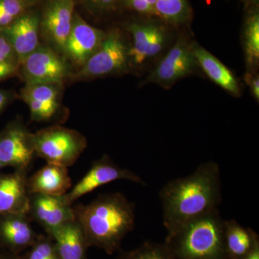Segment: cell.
<instances>
[{"instance_id": "cell-1", "label": "cell", "mask_w": 259, "mask_h": 259, "mask_svg": "<svg viewBox=\"0 0 259 259\" xmlns=\"http://www.w3.org/2000/svg\"><path fill=\"white\" fill-rule=\"evenodd\" d=\"M221 170L215 162L202 163L189 176L168 182L159 192L167 236L217 210L222 202Z\"/></svg>"}, {"instance_id": "cell-2", "label": "cell", "mask_w": 259, "mask_h": 259, "mask_svg": "<svg viewBox=\"0 0 259 259\" xmlns=\"http://www.w3.org/2000/svg\"><path fill=\"white\" fill-rule=\"evenodd\" d=\"M136 205L120 192L102 194L88 204L74 207L88 246L112 255L120 250L125 237L133 231Z\"/></svg>"}, {"instance_id": "cell-3", "label": "cell", "mask_w": 259, "mask_h": 259, "mask_svg": "<svg viewBox=\"0 0 259 259\" xmlns=\"http://www.w3.org/2000/svg\"><path fill=\"white\" fill-rule=\"evenodd\" d=\"M224 224L217 209L167 236L164 243L175 259H226Z\"/></svg>"}, {"instance_id": "cell-4", "label": "cell", "mask_w": 259, "mask_h": 259, "mask_svg": "<svg viewBox=\"0 0 259 259\" xmlns=\"http://www.w3.org/2000/svg\"><path fill=\"white\" fill-rule=\"evenodd\" d=\"M35 155L47 163L65 167L74 165L88 146L84 136L74 130L51 126L33 134Z\"/></svg>"}, {"instance_id": "cell-5", "label": "cell", "mask_w": 259, "mask_h": 259, "mask_svg": "<svg viewBox=\"0 0 259 259\" xmlns=\"http://www.w3.org/2000/svg\"><path fill=\"white\" fill-rule=\"evenodd\" d=\"M128 51L117 30L105 35L100 47L83 65L76 77L79 79L99 77L125 69Z\"/></svg>"}, {"instance_id": "cell-6", "label": "cell", "mask_w": 259, "mask_h": 259, "mask_svg": "<svg viewBox=\"0 0 259 259\" xmlns=\"http://www.w3.org/2000/svg\"><path fill=\"white\" fill-rule=\"evenodd\" d=\"M35 155L33 134L20 121L10 122L0 132V163L3 168L28 171Z\"/></svg>"}, {"instance_id": "cell-7", "label": "cell", "mask_w": 259, "mask_h": 259, "mask_svg": "<svg viewBox=\"0 0 259 259\" xmlns=\"http://www.w3.org/2000/svg\"><path fill=\"white\" fill-rule=\"evenodd\" d=\"M125 180L135 182L141 185L146 183L134 172L126 168H121L116 164L107 155L102 156L93 163L91 168L86 175L76 184L71 187L69 192L64 194L66 202L71 205L77 199L90 193L98 187L106 185L114 181Z\"/></svg>"}, {"instance_id": "cell-8", "label": "cell", "mask_w": 259, "mask_h": 259, "mask_svg": "<svg viewBox=\"0 0 259 259\" xmlns=\"http://www.w3.org/2000/svg\"><path fill=\"white\" fill-rule=\"evenodd\" d=\"M20 64L26 84H60L69 74L67 65L60 56L40 46Z\"/></svg>"}, {"instance_id": "cell-9", "label": "cell", "mask_w": 259, "mask_h": 259, "mask_svg": "<svg viewBox=\"0 0 259 259\" xmlns=\"http://www.w3.org/2000/svg\"><path fill=\"white\" fill-rule=\"evenodd\" d=\"M197 66L198 64L192 53V47L180 39L160 61L146 79V83L171 86L178 80L192 74Z\"/></svg>"}, {"instance_id": "cell-10", "label": "cell", "mask_w": 259, "mask_h": 259, "mask_svg": "<svg viewBox=\"0 0 259 259\" xmlns=\"http://www.w3.org/2000/svg\"><path fill=\"white\" fill-rule=\"evenodd\" d=\"M28 216L47 234L75 220L74 207L66 202L64 195L30 194Z\"/></svg>"}, {"instance_id": "cell-11", "label": "cell", "mask_w": 259, "mask_h": 259, "mask_svg": "<svg viewBox=\"0 0 259 259\" xmlns=\"http://www.w3.org/2000/svg\"><path fill=\"white\" fill-rule=\"evenodd\" d=\"M30 222L28 214H0V248L14 254L30 248L39 236Z\"/></svg>"}, {"instance_id": "cell-12", "label": "cell", "mask_w": 259, "mask_h": 259, "mask_svg": "<svg viewBox=\"0 0 259 259\" xmlns=\"http://www.w3.org/2000/svg\"><path fill=\"white\" fill-rule=\"evenodd\" d=\"M105 35L102 30L89 25L79 15H74L64 53L75 64L82 66L100 47Z\"/></svg>"}, {"instance_id": "cell-13", "label": "cell", "mask_w": 259, "mask_h": 259, "mask_svg": "<svg viewBox=\"0 0 259 259\" xmlns=\"http://www.w3.org/2000/svg\"><path fill=\"white\" fill-rule=\"evenodd\" d=\"M74 3L73 0H52L44 12L42 27L49 41L64 53L72 26Z\"/></svg>"}, {"instance_id": "cell-14", "label": "cell", "mask_w": 259, "mask_h": 259, "mask_svg": "<svg viewBox=\"0 0 259 259\" xmlns=\"http://www.w3.org/2000/svg\"><path fill=\"white\" fill-rule=\"evenodd\" d=\"M28 179L27 171L21 170L0 173V214H28Z\"/></svg>"}, {"instance_id": "cell-15", "label": "cell", "mask_w": 259, "mask_h": 259, "mask_svg": "<svg viewBox=\"0 0 259 259\" xmlns=\"http://www.w3.org/2000/svg\"><path fill=\"white\" fill-rule=\"evenodd\" d=\"M59 84H26L22 98L28 105L32 121L47 122L54 118L60 109Z\"/></svg>"}, {"instance_id": "cell-16", "label": "cell", "mask_w": 259, "mask_h": 259, "mask_svg": "<svg viewBox=\"0 0 259 259\" xmlns=\"http://www.w3.org/2000/svg\"><path fill=\"white\" fill-rule=\"evenodd\" d=\"M0 32L13 48L18 64L39 47V20L36 15H21Z\"/></svg>"}, {"instance_id": "cell-17", "label": "cell", "mask_w": 259, "mask_h": 259, "mask_svg": "<svg viewBox=\"0 0 259 259\" xmlns=\"http://www.w3.org/2000/svg\"><path fill=\"white\" fill-rule=\"evenodd\" d=\"M28 187L30 194L63 196L71 190L72 182L67 167L47 163L28 177Z\"/></svg>"}, {"instance_id": "cell-18", "label": "cell", "mask_w": 259, "mask_h": 259, "mask_svg": "<svg viewBox=\"0 0 259 259\" xmlns=\"http://www.w3.org/2000/svg\"><path fill=\"white\" fill-rule=\"evenodd\" d=\"M47 235L54 240L59 259H88L90 247L76 218Z\"/></svg>"}, {"instance_id": "cell-19", "label": "cell", "mask_w": 259, "mask_h": 259, "mask_svg": "<svg viewBox=\"0 0 259 259\" xmlns=\"http://www.w3.org/2000/svg\"><path fill=\"white\" fill-rule=\"evenodd\" d=\"M133 46L128 55L136 64H141L149 58L157 55L163 49L164 33L154 25H134L130 27Z\"/></svg>"}, {"instance_id": "cell-20", "label": "cell", "mask_w": 259, "mask_h": 259, "mask_svg": "<svg viewBox=\"0 0 259 259\" xmlns=\"http://www.w3.org/2000/svg\"><path fill=\"white\" fill-rule=\"evenodd\" d=\"M191 47L197 64L209 79L231 95L239 96L241 93L239 84L231 71L217 58L198 44Z\"/></svg>"}, {"instance_id": "cell-21", "label": "cell", "mask_w": 259, "mask_h": 259, "mask_svg": "<svg viewBox=\"0 0 259 259\" xmlns=\"http://www.w3.org/2000/svg\"><path fill=\"white\" fill-rule=\"evenodd\" d=\"M259 243L257 233L234 220L225 221L224 245L226 259H242Z\"/></svg>"}, {"instance_id": "cell-22", "label": "cell", "mask_w": 259, "mask_h": 259, "mask_svg": "<svg viewBox=\"0 0 259 259\" xmlns=\"http://www.w3.org/2000/svg\"><path fill=\"white\" fill-rule=\"evenodd\" d=\"M117 259H175L165 243L145 242L130 251L121 252Z\"/></svg>"}, {"instance_id": "cell-23", "label": "cell", "mask_w": 259, "mask_h": 259, "mask_svg": "<svg viewBox=\"0 0 259 259\" xmlns=\"http://www.w3.org/2000/svg\"><path fill=\"white\" fill-rule=\"evenodd\" d=\"M246 61L250 67L256 66L259 59V18L254 15L248 20L245 32Z\"/></svg>"}, {"instance_id": "cell-24", "label": "cell", "mask_w": 259, "mask_h": 259, "mask_svg": "<svg viewBox=\"0 0 259 259\" xmlns=\"http://www.w3.org/2000/svg\"><path fill=\"white\" fill-rule=\"evenodd\" d=\"M157 15L171 23L184 21L187 14L186 0H157L156 4Z\"/></svg>"}, {"instance_id": "cell-25", "label": "cell", "mask_w": 259, "mask_h": 259, "mask_svg": "<svg viewBox=\"0 0 259 259\" xmlns=\"http://www.w3.org/2000/svg\"><path fill=\"white\" fill-rule=\"evenodd\" d=\"M24 259H59L54 240L49 235H39Z\"/></svg>"}, {"instance_id": "cell-26", "label": "cell", "mask_w": 259, "mask_h": 259, "mask_svg": "<svg viewBox=\"0 0 259 259\" xmlns=\"http://www.w3.org/2000/svg\"><path fill=\"white\" fill-rule=\"evenodd\" d=\"M23 11L21 0H0V31L14 23Z\"/></svg>"}, {"instance_id": "cell-27", "label": "cell", "mask_w": 259, "mask_h": 259, "mask_svg": "<svg viewBox=\"0 0 259 259\" xmlns=\"http://www.w3.org/2000/svg\"><path fill=\"white\" fill-rule=\"evenodd\" d=\"M0 62L18 64V59L10 42L0 32Z\"/></svg>"}, {"instance_id": "cell-28", "label": "cell", "mask_w": 259, "mask_h": 259, "mask_svg": "<svg viewBox=\"0 0 259 259\" xmlns=\"http://www.w3.org/2000/svg\"><path fill=\"white\" fill-rule=\"evenodd\" d=\"M18 69V64L0 62V81L14 76Z\"/></svg>"}, {"instance_id": "cell-29", "label": "cell", "mask_w": 259, "mask_h": 259, "mask_svg": "<svg viewBox=\"0 0 259 259\" xmlns=\"http://www.w3.org/2000/svg\"><path fill=\"white\" fill-rule=\"evenodd\" d=\"M128 1L132 8L139 13L157 15L156 12L150 6L146 0H128Z\"/></svg>"}, {"instance_id": "cell-30", "label": "cell", "mask_w": 259, "mask_h": 259, "mask_svg": "<svg viewBox=\"0 0 259 259\" xmlns=\"http://www.w3.org/2000/svg\"><path fill=\"white\" fill-rule=\"evenodd\" d=\"M14 97V94L12 92L0 89V114L11 103Z\"/></svg>"}, {"instance_id": "cell-31", "label": "cell", "mask_w": 259, "mask_h": 259, "mask_svg": "<svg viewBox=\"0 0 259 259\" xmlns=\"http://www.w3.org/2000/svg\"><path fill=\"white\" fill-rule=\"evenodd\" d=\"M250 86L251 88V92L257 100L259 99V79L258 76H255L253 78L250 77Z\"/></svg>"}, {"instance_id": "cell-32", "label": "cell", "mask_w": 259, "mask_h": 259, "mask_svg": "<svg viewBox=\"0 0 259 259\" xmlns=\"http://www.w3.org/2000/svg\"><path fill=\"white\" fill-rule=\"evenodd\" d=\"M242 259H259V243Z\"/></svg>"}, {"instance_id": "cell-33", "label": "cell", "mask_w": 259, "mask_h": 259, "mask_svg": "<svg viewBox=\"0 0 259 259\" xmlns=\"http://www.w3.org/2000/svg\"><path fill=\"white\" fill-rule=\"evenodd\" d=\"M0 259H24V258L23 255H20V254H14L8 251L2 253L0 251Z\"/></svg>"}, {"instance_id": "cell-34", "label": "cell", "mask_w": 259, "mask_h": 259, "mask_svg": "<svg viewBox=\"0 0 259 259\" xmlns=\"http://www.w3.org/2000/svg\"><path fill=\"white\" fill-rule=\"evenodd\" d=\"M93 1L101 5H107L112 3L113 0H93Z\"/></svg>"}, {"instance_id": "cell-35", "label": "cell", "mask_w": 259, "mask_h": 259, "mask_svg": "<svg viewBox=\"0 0 259 259\" xmlns=\"http://www.w3.org/2000/svg\"><path fill=\"white\" fill-rule=\"evenodd\" d=\"M146 1L148 2V4H149L150 6L151 7V8H153V10H155V11L156 12V2H157V0H146ZM157 14V13H156Z\"/></svg>"}, {"instance_id": "cell-36", "label": "cell", "mask_w": 259, "mask_h": 259, "mask_svg": "<svg viewBox=\"0 0 259 259\" xmlns=\"http://www.w3.org/2000/svg\"><path fill=\"white\" fill-rule=\"evenodd\" d=\"M3 168V166H2L1 163H0V171H1V169H2V168Z\"/></svg>"}, {"instance_id": "cell-37", "label": "cell", "mask_w": 259, "mask_h": 259, "mask_svg": "<svg viewBox=\"0 0 259 259\" xmlns=\"http://www.w3.org/2000/svg\"><path fill=\"white\" fill-rule=\"evenodd\" d=\"M30 1H36V0H30Z\"/></svg>"}, {"instance_id": "cell-38", "label": "cell", "mask_w": 259, "mask_h": 259, "mask_svg": "<svg viewBox=\"0 0 259 259\" xmlns=\"http://www.w3.org/2000/svg\"><path fill=\"white\" fill-rule=\"evenodd\" d=\"M0 250H1V248H0Z\"/></svg>"}]
</instances>
